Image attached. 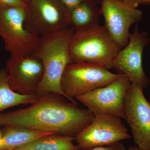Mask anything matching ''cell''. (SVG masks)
I'll list each match as a JSON object with an SVG mask.
<instances>
[{
  "label": "cell",
  "mask_w": 150,
  "mask_h": 150,
  "mask_svg": "<svg viewBox=\"0 0 150 150\" xmlns=\"http://www.w3.org/2000/svg\"><path fill=\"white\" fill-rule=\"evenodd\" d=\"M65 98L56 93L38 96L29 107L0 113V126H23L75 138L91 123L94 115Z\"/></svg>",
  "instance_id": "obj_1"
},
{
  "label": "cell",
  "mask_w": 150,
  "mask_h": 150,
  "mask_svg": "<svg viewBox=\"0 0 150 150\" xmlns=\"http://www.w3.org/2000/svg\"><path fill=\"white\" fill-rule=\"evenodd\" d=\"M74 32L69 27L60 32L40 36L33 54L41 60L44 68L43 80L36 93L38 96L56 93L67 98L61 82L65 69L71 63L69 46Z\"/></svg>",
  "instance_id": "obj_2"
},
{
  "label": "cell",
  "mask_w": 150,
  "mask_h": 150,
  "mask_svg": "<svg viewBox=\"0 0 150 150\" xmlns=\"http://www.w3.org/2000/svg\"><path fill=\"white\" fill-rule=\"evenodd\" d=\"M121 49L104 26L100 25L74 32L69 46L71 63L85 62L112 69L113 61Z\"/></svg>",
  "instance_id": "obj_3"
},
{
  "label": "cell",
  "mask_w": 150,
  "mask_h": 150,
  "mask_svg": "<svg viewBox=\"0 0 150 150\" xmlns=\"http://www.w3.org/2000/svg\"><path fill=\"white\" fill-rule=\"evenodd\" d=\"M120 75L95 64L70 63L62 76L61 87L67 99L77 104L76 98L107 85Z\"/></svg>",
  "instance_id": "obj_4"
},
{
  "label": "cell",
  "mask_w": 150,
  "mask_h": 150,
  "mask_svg": "<svg viewBox=\"0 0 150 150\" xmlns=\"http://www.w3.org/2000/svg\"><path fill=\"white\" fill-rule=\"evenodd\" d=\"M27 8L11 7L0 9V36L11 55L27 56L33 54L40 36L25 28Z\"/></svg>",
  "instance_id": "obj_5"
},
{
  "label": "cell",
  "mask_w": 150,
  "mask_h": 150,
  "mask_svg": "<svg viewBox=\"0 0 150 150\" xmlns=\"http://www.w3.org/2000/svg\"><path fill=\"white\" fill-rule=\"evenodd\" d=\"M25 28L40 36L70 27L69 11L60 0H29Z\"/></svg>",
  "instance_id": "obj_6"
},
{
  "label": "cell",
  "mask_w": 150,
  "mask_h": 150,
  "mask_svg": "<svg viewBox=\"0 0 150 150\" xmlns=\"http://www.w3.org/2000/svg\"><path fill=\"white\" fill-rule=\"evenodd\" d=\"M131 83L120 75L107 85L76 98L94 115L109 114L125 119L124 104Z\"/></svg>",
  "instance_id": "obj_7"
},
{
  "label": "cell",
  "mask_w": 150,
  "mask_h": 150,
  "mask_svg": "<svg viewBox=\"0 0 150 150\" xmlns=\"http://www.w3.org/2000/svg\"><path fill=\"white\" fill-rule=\"evenodd\" d=\"M149 42L147 33L140 31L137 25L128 44L118 51L112 65L117 74L126 76L131 83L143 89L147 88L150 83L143 66V52Z\"/></svg>",
  "instance_id": "obj_8"
},
{
  "label": "cell",
  "mask_w": 150,
  "mask_h": 150,
  "mask_svg": "<svg viewBox=\"0 0 150 150\" xmlns=\"http://www.w3.org/2000/svg\"><path fill=\"white\" fill-rule=\"evenodd\" d=\"M131 138L121 118L109 114L94 115L91 123L77 135L75 141L80 150L107 146Z\"/></svg>",
  "instance_id": "obj_9"
},
{
  "label": "cell",
  "mask_w": 150,
  "mask_h": 150,
  "mask_svg": "<svg viewBox=\"0 0 150 150\" xmlns=\"http://www.w3.org/2000/svg\"><path fill=\"white\" fill-rule=\"evenodd\" d=\"M100 11L104 27L120 49L129 42L130 28L142 20L143 13L121 0H102Z\"/></svg>",
  "instance_id": "obj_10"
},
{
  "label": "cell",
  "mask_w": 150,
  "mask_h": 150,
  "mask_svg": "<svg viewBox=\"0 0 150 150\" xmlns=\"http://www.w3.org/2000/svg\"><path fill=\"white\" fill-rule=\"evenodd\" d=\"M144 89L131 84L125 99V119L137 146L150 150V102L145 97Z\"/></svg>",
  "instance_id": "obj_11"
},
{
  "label": "cell",
  "mask_w": 150,
  "mask_h": 150,
  "mask_svg": "<svg viewBox=\"0 0 150 150\" xmlns=\"http://www.w3.org/2000/svg\"><path fill=\"white\" fill-rule=\"evenodd\" d=\"M9 85L13 91L24 95H36L44 75L41 60L34 55H11L6 65Z\"/></svg>",
  "instance_id": "obj_12"
},
{
  "label": "cell",
  "mask_w": 150,
  "mask_h": 150,
  "mask_svg": "<svg viewBox=\"0 0 150 150\" xmlns=\"http://www.w3.org/2000/svg\"><path fill=\"white\" fill-rule=\"evenodd\" d=\"M98 4L95 0H84L70 11V27L76 32L99 25L101 14Z\"/></svg>",
  "instance_id": "obj_13"
},
{
  "label": "cell",
  "mask_w": 150,
  "mask_h": 150,
  "mask_svg": "<svg viewBox=\"0 0 150 150\" xmlns=\"http://www.w3.org/2000/svg\"><path fill=\"white\" fill-rule=\"evenodd\" d=\"M2 145L1 150L15 149L50 134L46 133L17 126H4Z\"/></svg>",
  "instance_id": "obj_14"
},
{
  "label": "cell",
  "mask_w": 150,
  "mask_h": 150,
  "mask_svg": "<svg viewBox=\"0 0 150 150\" xmlns=\"http://www.w3.org/2000/svg\"><path fill=\"white\" fill-rule=\"evenodd\" d=\"M74 137L57 134H51L15 149L16 150H78L74 144Z\"/></svg>",
  "instance_id": "obj_15"
},
{
  "label": "cell",
  "mask_w": 150,
  "mask_h": 150,
  "mask_svg": "<svg viewBox=\"0 0 150 150\" xmlns=\"http://www.w3.org/2000/svg\"><path fill=\"white\" fill-rule=\"evenodd\" d=\"M37 95H24L13 91L9 85L7 72L0 69V112L21 104H32L37 101Z\"/></svg>",
  "instance_id": "obj_16"
},
{
  "label": "cell",
  "mask_w": 150,
  "mask_h": 150,
  "mask_svg": "<svg viewBox=\"0 0 150 150\" xmlns=\"http://www.w3.org/2000/svg\"><path fill=\"white\" fill-rule=\"evenodd\" d=\"M16 6L27 8V5L22 0H0V9Z\"/></svg>",
  "instance_id": "obj_17"
},
{
  "label": "cell",
  "mask_w": 150,
  "mask_h": 150,
  "mask_svg": "<svg viewBox=\"0 0 150 150\" xmlns=\"http://www.w3.org/2000/svg\"><path fill=\"white\" fill-rule=\"evenodd\" d=\"M81 150H126V148L123 144L118 142L107 146L96 147L89 149Z\"/></svg>",
  "instance_id": "obj_18"
},
{
  "label": "cell",
  "mask_w": 150,
  "mask_h": 150,
  "mask_svg": "<svg viewBox=\"0 0 150 150\" xmlns=\"http://www.w3.org/2000/svg\"><path fill=\"white\" fill-rule=\"evenodd\" d=\"M69 11L76 7L84 0H60Z\"/></svg>",
  "instance_id": "obj_19"
},
{
  "label": "cell",
  "mask_w": 150,
  "mask_h": 150,
  "mask_svg": "<svg viewBox=\"0 0 150 150\" xmlns=\"http://www.w3.org/2000/svg\"><path fill=\"white\" fill-rule=\"evenodd\" d=\"M127 4L137 8L140 5H150V0H121Z\"/></svg>",
  "instance_id": "obj_20"
},
{
  "label": "cell",
  "mask_w": 150,
  "mask_h": 150,
  "mask_svg": "<svg viewBox=\"0 0 150 150\" xmlns=\"http://www.w3.org/2000/svg\"><path fill=\"white\" fill-rule=\"evenodd\" d=\"M126 150H144L140 149L138 147L130 146L128 148V149Z\"/></svg>",
  "instance_id": "obj_21"
},
{
  "label": "cell",
  "mask_w": 150,
  "mask_h": 150,
  "mask_svg": "<svg viewBox=\"0 0 150 150\" xmlns=\"http://www.w3.org/2000/svg\"><path fill=\"white\" fill-rule=\"evenodd\" d=\"M2 145V135L0 133V150Z\"/></svg>",
  "instance_id": "obj_22"
},
{
  "label": "cell",
  "mask_w": 150,
  "mask_h": 150,
  "mask_svg": "<svg viewBox=\"0 0 150 150\" xmlns=\"http://www.w3.org/2000/svg\"><path fill=\"white\" fill-rule=\"evenodd\" d=\"M99 4H100V2H101V1H102V0H95Z\"/></svg>",
  "instance_id": "obj_23"
},
{
  "label": "cell",
  "mask_w": 150,
  "mask_h": 150,
  "mask_svg": "<svg viewBox=\"0 0 150 150\" xmlns=\"http://www.w3.org/2000/svg\"><path fill=\"white\" fill-rule=\"evenodd\" d=\"M23 1H24L25 2L27 3L28 1L29 0H22Z\"/></svg>",
  "instance_id": "obj_24"
},
{
  "label": "cell",
  "mask_w": 150,
  "mask_h": 150,
  "mask_svg": "<svg viewBox=\"0 0 150 150\" xmlns=\"http://www.w3.org/2000/svg\"><path fill=\"white\" fill-rule=\"evenodd\" d=\"M16 150V149H6V150Z\"/></svg>",
  "instance_id": "obj_25"
},
{
  "label": "cell",
  "mask_w": 150,
  "mask_h": 150,
  "mask_svg": "<svg viewBox=\"0 0 150 150\" xmlns=\"http://www.w3.org/2000/svg\"></svg>",
  "instance_id": "obj_26"
}]
</instances>
